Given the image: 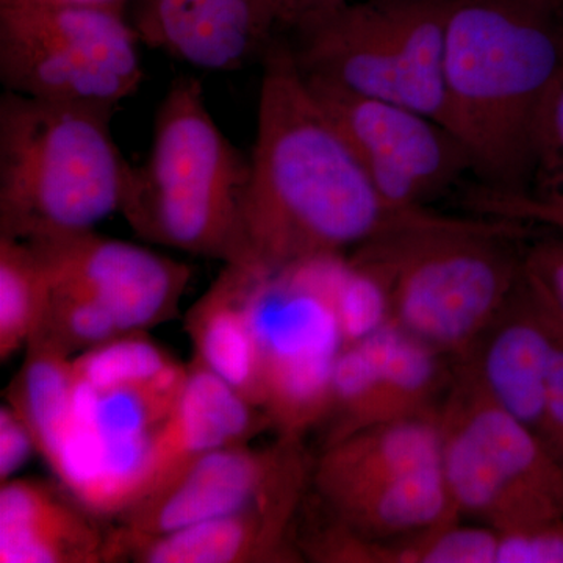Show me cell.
<instances>
[{
    "label": "cell",
    "mask_w": 563,
    "mask_h": 563,
    "mask_svg": "<svg viewBox=\"0 0 563 563\" xmlns=\"http://www.w3.org/2000/svg\"><path fill=\"white\" fill-rule=\"evenodd\" d=\"M523 196L563 203V63L537 122L531 187Z\"/></svg>",
    "instance_id": "4316f807"
},
{
    "label": "cell",
    "mask_w": 563,
    "mask_h": 563,
    "mask_svg": "<svg viewBox=\"0 0 563 563\" xmlns=\"http://www.w3.org/2000/svg\"><path fill=\"white\" fill-rule=\"evenodd\" d=\"M292 32V57L307 80L399 103L390 31L376 0L344 3Z\"/></svg>",
    "instance_id": "e0dca14e"
},
{
    "label": "cell",
    "mask_w": 563,
    "mask_h": 563,
    "mask_svg": "<svg viewBox=\"0 0 563 563\" xmlns=\"http://www.w3.org/2000/svg\"><path fill=\"white\" fill-rule=\"evenodd\" d=\"M347 0H287V29L340 9Z\"/></svg>",
    "instance_id": "1f68e13d"
},
{
    "label": "cell",
    "mask_w": 563,
    "mask_h": 563,
    "mask_svg": "<svg viewBox=\"0 0 563 563\" xmlns=\"http://www.w3.org/2000/svg\"><path fill=\"white\" fill-rule=\"evenodd\" d=\"M553 318L555 325L554 350L550 372H548L547 390H544L540 435L563 461V324L554 314Z\"/></svg>",
    "instance_id": "f546056e"
},
{
    "label": "cell",
    "mask_w": 563,
    "mask_h": 563,
    "mask_svg": "<svg viewBox=\"0 0 563 563\" xmlns=\"http://www.w3.org/2000/svg\"><path fill=\"white\" fill-rule=\"evenodd\" d=\"M554 339L553 314L521 274L501 312L457 362L472 369L493 401L540 433Z\"/></svg>",
    "instance_id": "9a60e30c"
},
{
    "label": "cell",
    "mask_w": 563,
    "mask_h": 563,
    "mask_svg": "<svg viewBox=\"0 0 563 563\" xmlns=\"http://www.w3.org/2000/svg\"><path fill=\"white\" fill-rule=\"evenodd\" d=\"M35 453L38 454V450L31 429L10 404H3L0 407V484L13 479Z\"/></svg>",
    "instance_id": "4dcf8cb0"
},
{
    "label": "cell",
    "mask_w": 563,
    "mask_h": 563,
    "mask_svg": "<svg viewBox=\"0 0 563 563\" xmlns=\"http://www.w3.org/2000/svg\"><path fill=\"white\" fill-rule=\"evenodd\" d=\"M266 426L265 415L240 393L201 366L188 363L179 398L144 459L132 507L161 490L202 455L251 443Z\"/></svg>",
    "instance_id": "2e32d148"
},
{
    "label": "cell",
    "mask_w": 563,
    "mask_h": 563,
    "mask_svg": "<svg viewBox=\"0 0 563 563\" xmlns=\"http://www.w3.org/2000/svg\"><path fill=\"white\" fill-rule=\"evenodd\" d=\"M344 261L325 255L276 272L250 266L261 410L279 437L301 440L331 412L333 368L343 350L333 295Z\"/></svg>",
    "instance_id": "ba28073f"
},
{
    "label": "cell",
    "mask_w": 563,
    "mask_h": 563,
    "mask_svg": "<svg viewBox=\"0 0 563 563\" xmlns=\"http://www.w3.org/2000/svg\"><path fill=\"white\" fill-rule=\"evenodd\" d=\"M307 462L301 440L279 437L268 448H221L181 470L161 490L110 529V562L129 558L147 540L224 517L257 501L296 466Z\"/></svg>",
    "instance_id": "30bf717a"
},
{
    "label": "cell",
    "mask_w": 563,
    "mask_h": 563,
    "mask_svg": "<svg viewBox=\"0 0 563 563\" xmlns=\"http://www.w3.org/2000/svg\"><path fill=\"white\" fill-rule=\"evenodd\" d=\"M523 232L517 221L440 217L363 244L350 261L380 282L391 322L457 362L517 287Z\"/></svg>",
    "instance_id": "3957f363"
},
{
    "label": "cell",
    "mask_w": 563,
    "mask_h": 563,
    "mask_svg": "<svg viewBox=\"0 0 563 563\" xmlns=\"http://www.w3.org/2000/svg\"><path fill=\"white\" fill-rule=\"evenodd\" d=\"M313 465L303 462L257 501L236 512L147 540L129 559L140 563L298 562L295 520Z\"/></svg>",
    "instance_id": "5bb4252c"
},
{
    "label": "cell",
    "mask_w": 563,
    "mask_h": 563,
    "mask_svg": "<svg viewBox=\"0 0 563 563\" xmlns=\"http://www.w3.org/2000/svg\"><path fill=\"white\" fill-rule=\"evenodd\" d=\"M141 43L210 73L265 57L282 29L273 0H136Z\"/></svg>",
    "instance_id": "4fadbf2b"
},
{
    "label": "cell",
    "mask_w": 563,
    "mask_h": 563,
    "mask_svg": "<svg viewBox=\"0 0 563 563\" xmlns=\"http://www.w3.org/2000/svg\"><path fill=\"white\" fill-rule=\"evenodd\" d=\"M496 563H563V518L499 532Z\"/></svg>",
    "instance_id": "f1b7e54d"
},
{
    "label": "cell",
    "mask_w": 563,
    "mask_h": 563,
    "mask_svg": "<svg viewBox=\"0 0 563 563\" xmlns=\"http://www.w3.org/2000/svg\"><path fill=\"white\" fill-rule=\"evenodd\" d=\"M63 485L0 484V563L110 562V529Z\"/></svg>",
    "instance_id": "ac0fdd59"
},
{
    "label": "cell",
    "mask_w": 563,
    "mask_h": 563,
    "mask_svg": "<svg viewBox=\"0 0 563 563\" xmlns=\"http://www.w3.org/2000/svg\"><path fill=\"white\" fill-rule=\"evenodd\" d=\"M446 358L391 321L344 347L333 368L325 444L380 422L437 417L453 383Z\"/></svg>",
    "instance_id": "8fae6325"
},
{
    "label": "cell",
    "mask_w": 563,
    "mask_h": 563,
    "mask_svg": "<svg viewBox=\"0 0 563 563\" xmlns=\"http://www.w3.org/2000/svg\"><path fill=\"white\" fill-rule=\"evenodd\" d=\"M307 84L390 206L424 209L473 174L465 146L431 118L402 103Z\"/></svg>",
    "instance_id": "9c48e42d"
},
{
    "label": "cell",
    "mask_w": 563,
    "mask_h": 563,
    "mask_svg": "<svg viewBox=\"0 0 563 563\" xmlns=\"http://www.w3.org/2000/svg\"><path fill=\"white\" fill-rule=\"evenodd\" d=\"M521 274L563 324V233L543 236L526 247L521 255Z\"/></svg>",
    "instance_id": "83f0119b"
},
{
    "label": "cell",
    "mask_w": 563,
    "mask_h": 563,
    "mask_svg": "<svg viewBox=\"0 0 563 563\" xmlns=\"http://www.w3.org/2000/svg\"><path fill=\"white\" fill-rule=\"evenodd\" d=\"M122 335L128 333L106 307L84 292L51 282L46 313L32 342L49 344L76 357Z\"/></svg>",
    "instance_id": "cb8c5ba5"
},
{
    "label": "cell",
    "mask_w": 563,
    "mask_h": 563,
    "mask_svg": "<svg viewBox=\"0 0 563 563\" xmlns=\"http://www.w3.org/2000/svg\"><path fill=\"white\" fill-rule=\"evenodd\" d=\"M442 465L437 417L380 422L325 444L313 463L312 484L321 501L372 487L402 474Z\"/></svg>",
    "instance_id": "d6986e66"
},
{
    "label": "cell",
    "mask_w": 563,
    "mask_h": 563,
    "mask_svg": "<svg viewBox=\"0 0 563 563\" xmlns=\"http://www.w3.org/2000/svg\"><path fill=\"white\" fill-rule=\"evenodd\" d=\"M563 63V0H451L446 129L476 184L525 195L544 99Z\"/></svg>",
    "instance_id": "7a4b0ae2"
},
{
    "label": "cell",
    "mask_w": 563,
    "mask_h": 563,
    "mask_svg": "<svg viewBox=\"0 0 563 563\" xmlns=\"http://www.w3.org/2000/svg\"><path fill=\"white\" fill-rule=\"evenodd\" d=\"M247 172L250 158L214 121L201 81L177 77L155 113L146 161L131 168L120 213L147 242L235 263Z\"/></svg>",
    "instance_id": "5b68a950"
},
{
    "label": "cell",
    "mask_w": 563,
    "mask_h": 563,
    "mask_svg": "<svg viewBox=\"0 0 563 563\" xmlns=\"http://www.w3.org/2000/svg\"><path fill=\"white\" fill-rule=\"evenodd\" d=\"M352 531L374 542H393L459 520L442 465L393 477L321 501Z\"/></svg>",
    "instance_id": "44dd1931"
},
{
    "label": "cell",
    "mask_w": 563,
    "mask_h": 563,
    "mask_svg": "<svg viewBox=\"0 0 563 563\" xmlns=\"http://www.w3.org/2000/svg\"><path fill=\"white\" fill-rule=\"evenodd\" d=\"M251 268L228 263L185 314L191 362L261 410V361L250 307ZM262 412V410H261Z\"/></svg>",
    "instance_id": "ffe728a7"
},
{
    "label": "cell",
    "mask_w": 563,
    "mask_h": 563,
    "mask_svg": "<svg viewBox=\"0 0 563 563\" xmlns=\"http://www.w3.org/2000/svg\"><path fill=\"white\" fill-rule=\"evenodd\" d=\"M442 472L459 517L498 532L563 518V461L455 362L439 413Z\"/></svg>",
    "instance_id": "8992f818"
},
{
    "label": "cell",
    "mask_w": 563,
    "mask_h": 563,
    "mask_svg": "<svg viewBox=\"0 0 563 563\" xmlns=\"http://www.w3.org/2000/svg\"><path fill=\"white\" fill-rule=\"evenodd\" d=\"M31 244L52 284L90 296L124 333L147 332L173 320L190 284L185 263L96 229Z\"/></svg>",
    "instance_id": "7c38bea8"
},
{
    "label": "cell",
    "mask_w": 563,
    "mask_h": 563,
    "mask_svg": "<svg viewBox=\"0 0 563 563\" xmlns=\"http://www.w3.org/2000/svg\"><path fill=\"white\" fill-rule=\"evenodd\" d=\"M140 41L122 10L0 0V81L29 98L117 110L144 79Z\"/></svg>",
    "instance_id": "52a82bcc"
},
{
    "label": "cell",
    "mask_w": 563,
    "mask_h": 563,
    "mask_svg": "<svg viewBox=\"0 0 563 563\" xmlns=\"http://www.w3.org/2000/svg\"><path fill=\"white\" fill-rule=\"evenodd\" d=\"M390 31L399 103L446 128L448 16L451 0H376Z\"/></svg>",
    "instance_id": "7402d4cb"
},
{
    "label": "cell",
    "mask_w": 563,
    "mask_h": 563,
    "mask_svg": "<svg viewBox=\"0 0 563 563\" xmlns=\"http://www.w3.org/2000/svg\"><path fill=\"white\" fill-rule=\"evenodd\" d=\"M282 29H287V0H273Z\"/></svg>",
    "instance_id": "836d02e7"
},
{
    "label": "cell",
    "mask_w": 563,
    "mask_h": 563,
    "mask_svg": "<svg viewBox=\"0 0 563 563\" xmlns=\"http://www.w3.org/2000/svg\"><path fill=\"white\" fill-rule=\"evenodd\" d=\"M499 532L490 526L450 521L395 540L393 563H496Z\"/></svg>",
    "instance_id": "d4e9b609"
},
{
    "label": "cell",
    "mask_w": 563,
    "mask_h": 563,
    "mask_svg": "<svg viewBox=\"0 0 563 563\" xmlns=\"http://www.w3.org/2000/svg\"><path fill=\"white\" fill-rule=\"evenodd\" d=\"M333 303L343 350L368 339L390 322V307L383 285L354 265L347 255L336 280Z\"/></svg>",
    "instance_id": "484cf974"
},
{
    "label": "cell",
    "mask_w": 563,
    "mask_h": 563,
    "mask_svg": "<svg viewBox=\"0 0 563 563\" xmlns=\"http://www.w3.org/2000/svg\"><path fill=\"white\" fill-rule=\"evenodd\" d=\"M52 2L73 3V5L101 7V9H114L124 11L129 0H52Z\"/></svg>",
    "instance_id": "d6a6232c"
},
{
    "label": "cell",
    "mask_w": 563,
    "mask_h": 563,
    "mask_svg": "<svg viewBox=\"0 0 563 563\" xmlns=\"http://www.w3.org/2000/svg\"><path fill=\"white\" fill-rule=\"evenodd\" d=\"M114 111L0 98V235L35 243L95 231L121 211L132 166L111 133Z\"/></svg>",
    "instance_id": "277c9868"
},
{
    "label": "cell",
    "mask_w": 563,
    "mask_h": 563,
    "mask_svg": "<svg viewBox=\"0 0 563 563\" xmlns=\"http://www.w3.org/2000/svg\"><path fill=\"white\" fill-rule=\"evenodd\" d=\"M49 296L51 277L35 247L0 235V361L29 346Z\"/></svg>",
    "instance_id": "603a6c76"
},
{
    "label": "cell",
    "mask_w": 563,
    "mask_h": 563,
    "mask_svg": "<svg viewBox=\"0 0 563 563\" xmlns=\"http://www.w3.org/2000/svg\"><path fill=\"white\" fill-rule=\"evenodd\" d=\"M257 125L240 207L236 265L265 272L346 255L442 214L385 201L277 36L263 57Z\"/></svg>",
    "instance_id": "6da1fadb"
}]
</instances>
